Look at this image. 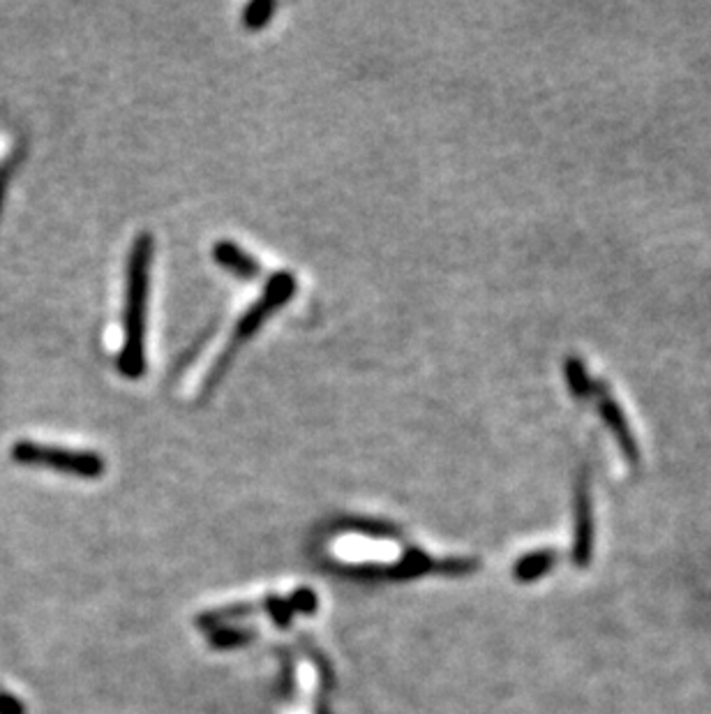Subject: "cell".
Returning a JSON list of instances; mask_svg holds the SVG:
<instances>
[{
  "instance_id": "6da1fadb",
  "label": "cell",
  "mask_w": 711,
  "mask_h": 714,
  "mask_svg": "<svg viewBox=\"0 0 711 714\" xmlns=\"http://www.w3.org/2000/svg\"><path fill=\"white\" fill-rule=\"evenodd\" d=\"M153 237L140 234L130 250L125 307H123V347L118 354V371L128 379H140L146 373V307L150 287Z\"/></svg>"
},
{
  "instance_id": "7a4b0ae2",
  "label": "cell",
  "mask_w": 711,
  "mask_h": 714,
  "mask_svg": "<svg viewBox=\"0 0 711 714\" xmlns=\"http://www.w3.org/2000/svg\"><path fill=\"white\" fill-rule=\"evenodd\" d=\"M296 292V278L287 271H280V274H273L266 282V289H264V297L252 303L248 307V313L239 319V324H236V329H233V336H231V342L229 347L225 350V354L217 359L215 363V368L210 373V379H208V386H213L217 379L222 377L225 368L229 365V361L233 359L236 350H239V347L243 342H248L256 331L262 329V324L268 319V315L273 311H278V307H282Z\"/></svg>"
},
{
  "instance_id": "3957f363",
  "label": "cell",
  "mask_w": 711,
  "mask_h": 714,
  "mask_svg": "<svg viewBox=\"0 0 711 714\" xmlns=\"http://www.w3.org/2000/svg\"><path fill=\"white\" fill-rule=\"evenodd\" d=\"M14 456L28 465H47L61 472L79 474V476H100L105 472V460L97 453L88 451H65V449H49L37 447V444H19Z\"/></svg>"
},
{
  "instance_id": "277c9868",
  "label": "cell",
  "mask_w": 711,
  "mask_h": 714,
  "mask_svg": "<svg viewBox=\"0 0 711 714\" xmlns=\"http://www.w3.org/2000/svg\"><path fill=\"white\" fill-rule=\"evenodd\" d=\"M594 555V507H591L587 472L580 474L576 491V538H573V565L585 569Z\"/></svg>"
},
{
  "instance_id": "5b68a950",
  "label": "cell",
  "mask_w": 711,
  "mask_h": 714,
  "mask_svg": "<svg viewBox=\"0 0 711 714\" xmlns=\"http://www.w3.org/2000/svg\"><path fill=\"white\" fill-rule=\"evenodd\" d=\"M587 398H596L601 419L607 423V428L612 431V435L617 437L619 449L626 456V460L638 462L640 451H638L636 437H634V433H630V428L626 426V419H624V414L619 410V404L615 402V398H610L607 389H605V386L599 379H589V394H587Z\"/></svg>"
},
{
  "instance_id": "8992f818",
  "label": "cell",
  "mask_w": 711,
  "mask_h": 714,
  "mask_svg": "<svg viewBox=\"0 0 711 714\" xmlns=\"http://www.w3.org/2000/svg\"><path fill=\"white\" fill-rule=\"evenodd\" d=\"M213 259L239 280H254L262 274L260 262L233 241H217L213 247Z\"/></svg>"
},
{
  "instance_id": "52a82bcc",
  "label": "cell",
  "mask_w": 711,
  "mask_h": 714,
  "mask_svg": "<svg viewBox=\"0 0 711 714\" xmlns=\"http://www.w3.org/2000/svg\"><path fill=\"white\" fill-rule=\"evenodd\" d=\"M555 562H557V555L552 550L529 553L527 557L520 559L516 569H513V576H516V581H520V583L539 581V578H543L552 567H555Z\"/></svg>"
},
{
  "instance_id": "ba28073f",
  "label": "cell",
  "mask_w": 711,
  "mask_h": 714,
  "mask_svg": "<svg viewBox=\"0 0 711 714\" xmlns=\"http://www.w3.org/2000/svg\"><path fill=\"white\" fill-rule=\"evenodd\" d=\"M275 8L278 5L270 3V0H254V3L243 10V26L250 31H262L264 26H268Z\"/></svg>"
},
{
  "instance_id": "9c48e42d",
  "label": "cell",
  "mask_w": 711,
  "mask_h": 714,
  "mask_svg": "<svg viewBox=\"0 0 711 714\" xmlns=\"http://www.w3.org/2000/svg\"><path fill=\"white\" fill-rule=\"evenodd\" d=\"M0 714H24V707L10 697H0Z\"/></svg>"
}]
</instances>
